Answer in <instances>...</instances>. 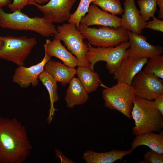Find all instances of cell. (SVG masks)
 Listing matches in <instances>:
<instances>
[{
    "label": "cell",
    "instance_id": "cell-1",
    "mask_svg": "<svg viewBox=\"0 0 163 163\" xmlns=\"http://www.w3.org/2000/svg\"><path fill=\"white\" fill-rule=\"evenodd\" d=\"M32 146L26 128L16 118L0 117V163H22Z\"/></svg>",
    "mask_w": 163,
    "mask_h": 163
},
{
    "label": "cell",
    "instance_id": "cell-2",
    "mask_svg": "<svg viewBox=\"0 0 163 163\" xmlns=\"http://www.w3.org/2000/svg\"><path fill=\"white\" fill-rule=\"evenodd\" d=\"M0 27L15 30L33 31L44 37L58 33L53 23L44 17L30 18L17 10L7 13L2 8H0Z\"/></svg>",
    "mask_w": 163,
    "mask_h": 163
},
{
    "label": "cell",
    "instance_id": "cell-3",
    "mask_svg": "<svg viewBox=\"0 0 163 163\" xmlns=\"http://www.w3.org/2000/svg\"><path fill=\"white\" fill-rule=\"evenodd\" d=\"M136 136L145 133L160 132L163 128V116L155 106L154 101L135 96L131 110Z\"/></svg>",
    "mask_w": 163,
    "mask_h": 163
},
{
    "label": "cell",
    "instance_id": "cell-4",
    "mask_svg": "<svg viewBox=\"0 0 163 163\" xmlns=\"http://www.w3.org/2000/svg\"><path fill=\"white\" fill-rule=\"evenodd\" d=\"M88 50L86 58L90 64V68L94 71L95 63L99 61L106 62V66L110 74H113L119 67L122 60L128 56L127 49L129 41L122 42L117 46L110 47H94L87 43Z\"/></svg>",
    "mask_w": 163,
    "mask_h": 163
},
{
    "label": "cell",
    "instance_id": "cell-5",
    "mask_svg": "<svg viewBox=\"0 0 163 163\" xmlns=\"http://www.w3.org/2000/svg\"><path fill=\"white\" fill-rule=\"evenodd\" d=\"M78 30L89 44L96 47H114L129 40L128 30L121 26L117 28L106 26L96 28L80 24Z\"/></svg>",
    "mask_w": 163,
    "mask_h": 163
},
{
    "label": "cell",
    "instance_id": "cell-6",
    "mask_svg": "<svg viewBox=\"0 0 163 163\" xmlns=\"http://www.w3.org/2000/svg\"><path fill=\"white\" fill-rule=\"evenodd\" d=\"M105 88L102 92L104 106L118 111L129 119L132 118L131 112L136 96L133 87L124 83L117 82L111 87Z\"/></svg>",
    "mask_w": 163,
    "mask_h": 163
},
{
    "label": "cell",
    "instance_id": "cell-7",
    "mask_svg": "<svg viewBox=\"0 0 163 163\" xmlns=\"http://www.w3.org/2000/svg\"><path fill=\"white\" fill-rule=\"evenodd\" d=\"M58 33L55 34L62 41L68 50L76 56L78 66L90 67L86 58L88 45L83 41L84 37L73 22L64 23L57 26Z\"/></svg>",
    "mask_w": 163,
    "mask_h": 163
},
{
    "label": "cell",
    "instance_id": "cell-8",
    "mask_svg": "<svg viewBox=\"0 0 163 163\" xmlns=\"http://www.w3.org/2000/svg\"><path fill=\"white\" fill-rule=\"evenodd\" d=\"M3 44L0 49V58L23 66L27 57L37 42L34 37L25 36L2 37Z\"/></svg>",
    "mask_w": 163,
    "mask_h": 163
},
{
    "label": "cell",
    "instance_id": "cell-9",
    "mask_svg": "<svg viewBox=\"0 0 163 163\" xmlns=\"http://www.w3.org/2000/svg\"><path fill=\"white\" fill-rule=\"evenodd\" d=\"M131 85L138 97L152 100L163 93V79L141 70L134 77Z\"/></svg>",
    "mask_w": 163,
    "mask_h": 163
},
{
    "label": "cell",
    "instance_id": "cell-10",
    "mask_svg": "<svg viewBox=\"0 0 163 163\" xmlns=\"http://www.w3.org/2000/svg\"><path fill=\"white\" fill-rule=\"evenodd\" d=\"M77 0H50L42 5H34L42 12L44 17L53 23H62L69 19L71 9Z\"/></svg>",
    "mask_w": 163,
    "mask_h": 163
},
{
    "label": "cell",
    "instance_id": "cell-11",
    "mask_svg": "<svg viewBox=\"0 0 163 163\" xmlns=\"http://www.w3.org/2000/svg\"><path fill=\"white\" fill-rule=\"evenodd\" d=\"M130 46L127 49L128 56L151 58L161 55L163 48L160 45L155 46L149 43L143 35L137 34L128 30Z\"/></svg>",
    "mask_w": 163,
    "mask_h": 163
},
{
    "label": "cell",
    "instance_id": "cell-12",
    "mask_svg": "<svg viewBox=\"0 0 163 163\" xmlns=\"http://www.w3.org/2000/svg\"><path fill=\"white\" fill-rule=\"evenodd\" d=\"M51 59V57L45 52L43 58L37 64L28 67L18 66L15 70L12 77L13 82L22 88H27L31 85L33 87L36 86L38 83L39 75L44 70L45 64Z\"/></svg>",
    "mask_w": 163,
    "mask_h": 163
},
{
    "label": "cell",
    "instance_id": "cell-13",
    "mask_svg": "<svg viewBox=\"0 0 163 163\" xmlns=\"http://www.w3.org/2000/svg\"><path fill=\"white\" fill-rule=\"evenodd\" d=\"M148 60V58L145 57L128 56L125 58L113 74L114 79L117 82L131 85L135 76L142 70Z\"/></svg>",
    "mask_w": 163,
    "mask_h": 163
},
{
    "label": "cell",
    "instance_id": "cell-14",
    "mask_svg": "<svg viewBox=\"0 0 163 163\" xmlns=\"http://www.w3.org/2000/svg\"><path fill=\"white\" fill-rule=\"evenodd\" d=\"M88 12L82 18L80 24L87 27L99 25L114 28L120 26L121 18L101 9L94 5H90Z\"/></svg>",
    "mask_w": 163,
    "mask_h": 163
},
{
    "label": "cell",
    "instance_id": "cell-15",
    "mask_svg": "<svg viewBox=\"0 0 163 163\" xmlns=\"http://www.w3.org/2000/svg\"><path fill=\"white\" fill-rule=\"evenodd\" d=\"M124 13L121 18L120 26L137 34H140L144 28L146 21L137 9L134 0L123 2Z\"/></svg>",
    "mask_w": 163,
    "mask_h": 163
},
{
    "label": "cell",
    "instance_id": "cell-16",
    "mask_svg": "<svg viewBox=\"0 0 163 163\" xmlns=\"http://www.w3.org/2000/svg\"><path fill=\"white\" fill-rule=\"evenodd\" d=\"M45 52L51 57L54 56L62 60L65 65L75 68L78 65L77 58L62 45L61 40L54 35V39L51 41L47 39L43 45Z\"/></svg>",
    "mask_w": 163,
    "mask_h": 163
},
{
    "label": "cell",
    "instance_id": "cell-17",
    "mask_svg": "<svg viewBox=\"0 0 163 163\" xmlns=\"http://www.w3.org/2000/svg\"><path fill=\"white\" fill-rule=\"evenodd\" d=\"M69 83L65 97L67 107L72 108L76 105L85 103L89 98L88 93L79 79L74 76Z\"/></svg>",
    "mask_w": 163,
    "mask_h": 163
},
{
    "label": "cell",
    "instance_id": "cell-18",
    "mask_svg": "<svg viewBox=\"0 0 163 163\" xmlns=\"http://www.w3.org/2000/svg\"><path fill=\"white\" fill-rule=\"evenodd\" d=\"M133 150L113 149L104 152H98L88 150L84 153L82 158L86 163H113L117 160H121L125 156L130 154Z\"/></svg>",
    "mask_w": 163,
    "mask_h": 163
},
{
    "label": "cell",
    "instance_id": "cell-19",
    "mask_svg": "<svg viewBox=\"0 0 163 163\" xmlns=\"http://www.w3.org/2000/svg\"><path fill=\"white\" fill-rule=\"evenodd\" d=\"M44 69L63 86L69 83L76 73L75 68L69 67L60 61L51 60L46 63Z\"/></svg>",
    "mask_w": 163,
    "mask_h": 163
},
{
    "label": "cell",
    "instance_id": "cell-20",
    "mask_svg": "<svg viewBox=\"0 0 163 163\" xmlns=\"http://www.w3.org/2000/svg\"><path fill=\"white\" fill-rule=\"evenodd\" d=\"M145 145L151 150L160 154L163 153V131L158 134L153 132L145 133L136 136L131 143L133 150L138 146Z\"/></svg>",
    "mask_w": 163,
    "mask_h": 163
},
{
    "label": "cell",
    "instance_id": "cell-21",
    "mask_svg": "<svg viewBox=\"0 0 163 163\" xmlns=\"http://www.w3.org/2000/svg\"><path fill=\"white\" fill-rule=\"evenodd\" d=\"M76 74L88 94L95 91L99 86L106 87L102 83L99 74L89 67L78 66Z\"/></svg>",
    "mask_w": 163,
    "mask_h": 163
},
{
    "label": "cell",
    "instance_id": "cell-22",
    "mask_svg": "<svg viewBox=\"0 0 163 163\" xmlns=\"http://www.w3.org/2000/svg\"><path fill=\"white\" fill-rule=\"evenodd\" d=\"M38 79L46 87L49 94L50 108L46 121L50 123L52 121L55 112L56 110L54 107V104L59 100L57 82L52 76L44 70L39 75Z\"/></svg>",
    "mask_w": 163,
    "mask_h": 163
},
{
    "label": "cell",
    "instance_id": "cell-23",
    "mask_svg": "<svg viewBox=\"0 0 163 163\" xmlns=\"http://www.w3.org/2000/svg\"><path fill=\"white\" fill-rule=\"evenodd\" d=\"M93 4L100 7L102 10L116 15L124 12L120 0H94Z\"/></svg>",
    "mask_w": 163,
    "mask_h": 163
},
{
    "label": "cell",
    "instance_id": "cell-24",
    "mask_svg": "<svg viewBox=\"0 0 163 163\" xmlns=\"http://www.w3.org/2000/svg\"><path fill=\"white\" fill-rule=\"evenodd\" d=\"M144 68L146 73L153 74L163 79V56H159L150 58Z\"/></svg>",
    "mask_w": 163,
    "mask_h": 163
},
{
    "label": "cell",
    "instance_id": "cell-25",
    "mask_svg": "<svg viewBox=\"0 0 163 163\" xmlns=\"http://www.w3.org/2000/svg\"><path fill=\"white\" fill-rule=\"evenodd\" d=\"M138 3L140 8V14L145 21L154 16L157 9L156 0H139Z\"/></svg>",
    "mask_w": 163,
    "mask_h": 163
},
{
    "label": "cell",
    "instance_id": "cell-26",
    "mask_svg": "<svg viewBox=\"0 0 163 163\" xmlns=\"http://www.w3.org/2000/svg\"><path fill=\"white\" fill-rule=\"evenodd\" d=\"M94 0H80V2L75 11L71 14L68 22H73L75 24L77 28L78 29L82 18L88 12L90 3Z\"/></svg>",
    "mask_w": 163,
    "mask_h": 163
},
{
    "label": "cell",
    "instance_id": "cell-27",
    "mask_svg": "<svg viewBox=\"0 0 163 163\" xmlns=\"http://www.w3.org/2000/svg\"><path fill=\"white\" fill-rule=\"evenodd\" d=\"M144 159L139 163H163V154H160L152 150L146 152L144 155Z\"/></svg>",
    "mask_w": 163,
    "mask_h": 163
},
{
    "label": "cell",
    "instance_id": "cell-28",
    "mask_svg": "<svg viewBox=\"0 0 163 163\" xmlns=\"http://www.w3.org/2000/svg\"><path fill=\"white\" fill-rule=\"evenodd\" d=\"M36 3L32 0H13L12 3H10L8 7L10 10L14 11L15 10L21 11L25 6L28 5H34Z\"/></svg>",
    "mask_w": 163,
    "mask_h": 163
},
{
    "label": "cell",
    "instance_id": "cell-29",
    "mask_svg": "<svg viewBox=\"0 0 163 163\" xmlns=\"http://www.w3.org/2000/svg\"><path fill=\"white\" fill-rule=\"evenodd\" d=\"M152 18V21L146 22L144 28H148L163 32V21L157 18L155 16Z\"/></svg>",
    "mask_w": 163,
    "mask_h": 163
},
{
    "label": "cell",
    "instance_id": "cell-30",
    "mask_svg": "<svg viewBox=\"0 0 163 163\" xmlns=\"http://www.w3.org/2000/svg\"><path fill=\"white\" fill-rule=\"evenodd\" d=\"M154 102L155 107L163 116V93L154 99Z\"/></svg>",
    "mask_w": 163,
    "mask_h": 163
},
{
    "label": "cell",
    "instance_id": "cell-31",
    "mask_svg": "<svg viewBox=\"0 0 163 163\" xmlns=\"http://www.w3.org/2000/svg\"><path fill=\"white\" fill-rule=\"evenodd\" d=\"M56 155L60 159V163H74L71 160L67 158L59 149H55Z\"/></svg>",
    "mask_w": 163,
    "mask_h": 163
},
{
    "label": "cell",
    "instance_id": "cell-32",
    "mask_svg": "<svg viewBox=\"0 0 163 163\" xmlns=\"http://www.w3.org/2000/svg\"><path fill=\"white\" fill-rule=\"evenodd\" d=\"M157 5H158L159 10L158 18L163 19V0H156Z\"/></svg>",
    "mask_w": 163,
    "mask_h": 163
},
{
    "label": "cell",
    "instance_id": "cell-33",
    "mask_svg": "<svg viewBox=\"0 0 163 163\" xmlns=\"http://www.w3.org/2000/svg\"><path fill=\"white\" fill-rule=\"evenodd\" d=\"M10 2V0H0V8L8 5Z\"/></svg>",
    "mask_w": 163,
    "mask_h": 163
},
{
    "label": "cell",
    "instance_id": "cell-34",
    "mask_svg": "<svg viewBox=\"0 0 163 163\" xmlns=\"http://www.w3.org/2000/svg\"><path fill=\"white\" fill-rule=\"evenodd\" d=\"M32 1L36 3L40 4L47 3L49 1V0H32Z\"/></svg>",
    "mask_w": 163,
    "mask_h": 163
},
{
    "label": "cell",
    "instance_id": "cell-35",
    "mask_svg": "<svg viewBox=\"0 0 163 163\" xmlns=\"http://www.w3.org/2000/svg\"><path fill=\"white\" fill-rule=\"evenodd\" d=\"M3 44V41L2 40V37L0 36V49L1 48Z\"/></svg>",
    "mask_w": 163,
    "mask_h": 163
},
{
    "label": "cell",
    "instance_id": "cell-36",
    "mask_svg": "<svg viewBox=\"0 0 163 163\" xmlns=\"http://www.w3.org/2000/svg\"><path fill=\"white\" fill-rule=\"evenodd\" d=\"M125 1H128V0H124Z\"/></svg>",
    "mask_w": 163,
    "mask_h": 163
},
{
    "label": "cell",
    "instance_id": "cell-37",
    "mask_svg": "<svg viewBox=\"0 0 163 163\" xmlns=\"http://www.w3.org/2000/svg\"><path fill=\"white\" fill-rule=\"evenodd\" d=\"M139 0H137L138 1H139Z\"/></svg>",
    "mask_w": 163,
    "mask_h": 163
}]
</instances>
